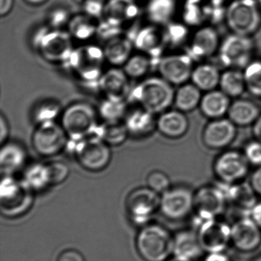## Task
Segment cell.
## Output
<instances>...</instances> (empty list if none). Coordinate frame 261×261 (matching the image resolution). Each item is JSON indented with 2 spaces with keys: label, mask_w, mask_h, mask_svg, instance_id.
Returning a JSON list of instances; mask_svg holds the SVG:
<instances>
[{
  "label": "cell",
  "mask_w": 261,
  "mask_h": 261,
  "mask_svg": "<svg viewBox=\"0 0 261 261\" xmlns=\"http://www.w3.org/2000/svg\"><path fill=\"white\" fill-rule=\"evenodd\" d=\"M107 62L104 50L93 44H86L74 48L62 64L81 85L90 90H98V84Z\"/></svg>",
  "instance_id": "obj_1"
},
{
  "label": "cell",
  "mask_w": 261,
  "mask_h": 261,
  "mask_svg": "<svg viewBox=\"0 0 261 261\" xmlns=\"http://www.w3.org/2000/svg\"><path fill=\"white\" fill-rule=\"evenodd\" d=\"M175 93L173 85L162 76H152L132 88L127 101L153 114H161L173 105Z\"/></svg>",
  "instance_id": "obj_2"
},
{
  "label": "cell",
  "mask_w": 261,
  "mask_h": 261,
  "mask_svg": "<svg viewBox=\"0 0 261 261\" xmlns=\"http://www.w3.org/2000/svg\"><path fill=\"white\" fill-rule=\"evenodd\" d=\"M99 117L98 112L90 104L75 102L63 110L61 125L69 141H78L95 135Z\"/></svg>",
  "instance_id": "obj_3"
},
{
  "label": "cell",
  "mask_w": 261,
  "mask_h": 261,
  "mask_svg": "<svg viewBox=\"0 0 261 261\" xmlns=\"http://www.w3.org/2000/svg\"><path fill=\"white\" fill-rule=\"evenodd\" d=\"M136 245L144 260L167 261L173 254L174 238L162 225L150 224L139 231Z\"/></svg>",
  "instance_id": "obj_4"
},
{
  "label": "cell",
  "mask_w": 261,
  "mask_h": 261,
  "mask_svg": "<svg viewBox=\"0 0 261 261\" xmlns=\"http://www.w3.org/2000/svg\"><path fill=\"white\" fill-rule=\"evenodd\" d=\"M34 191L14 176H3L0 184V210L3 216L18 217L27 213L34 202Z\"/></svg>",
  "instance_id": "obj_5"
},
{
  "label": "cell",
  "mask_w": 261,
  "mask_h": 261,
  "mask_svg": "<svg viewBox=\"0 0 261 261\" xmlns=\"http://www.w3.org/2000/svg\"><path fill=\"white\" fill-rule=\"evenodd\" d=\"M33 46L43 59L52 64H64L74 49L69 32L50 27L35 33Z\"/></svg>",
  "instance_id": "obj_6"
},
{
  "label": "cell",
  "mask_w": 261,
  "mask_h": 261,
  "mask_svg": "<svg viewBox=\"0 0 261 261\" xmlns=\"http://www.w3.org/2000/svg\"><path fill=\"white\" fill-rule=\"evenodd\" d=\"M67 147L81 167L88 171H101L111 161L110 146L96 135L78 141H69Z\"/></svg>",
  "instance_id": "obj_7"
},
{
  "label": "cell",
  "mask_w": 261,
  "mask_h": 261,
  "mask_svg": "<svg viewBox=\"0 0 261 261\" xmlns=\"http://www.w3.org/2000/svg\"><path fill=\"white\" fill-rule=\"evenodd\" d=\"M225 21L232 33L252 36L261 26L257 0H233L226 8Z\"/></svg>",
  "instance_id": "obj_8"
},
{
  "label": "cell",
  "mask_w": 261,
  "mask_h": 261,
  "mask_svg": "<svg viewBox=\"0 0 261 261\" xmlns=\"http://www.w3.org/2000/svg\"><path fill=\"white\" fill-rule=\"evenodd\" d=\"M254 47L251 36L231 34L221 42L219 60L227 68L242 70L253 61Z\"/></svg>",
  "instance_id": "obj_9"
},
{
  "label": "cell",
  "mask_w": 261,
  "mask_h": 261,
  "mask_svg": "<svg viewBox=\"0 0 261 261\" xmlns=\"http://www.w3.org/2000/svg\"><path fill=\"white\" fill-rule=\"evenodd\" d=\"M227 200L220 186H204L194 193V225L197 228L202 222L217 219L225 212Z\"/></svg>",
  "instance_id": "obj_10"
},
{
  "label": "cell",
  "mask_w": 261,
  "mask_h": 261,
  "mask_svg": "<svg viewBox=\"0 0 261 261\" xmlns=\"http://www.w3.org/2000/svg\"><path fill=\"white\" fill-rule=\"evenodd\" d=\"M69 138L61 124L49 122L38 124L32 136L34 150L40 156L52 158L67 147Z\"/></svg>",
  "instance_id": "obj_11"
},
{
  "label": "cell",
  "mask_w": 261,
  "mask_h": 261,
  "mask_svg": "<svg viewBox=\"0 0 261 261\" xmlns=\"http://www.w3.org/2000/svg\"><path fill=\"white\" fill-rule=\"evenodd\" d=\"M250 167L244 152L226 150L215 160L213 171L220 182L231 184L243 181L249 173Z\"/></svg>",
  "instance_id": "obj_12"
},
{
  "label": "cell",
  "mask_w": 261,
  "mask_h": 261,
  "mask_svg": "<svg viewBox=\"0 0 261 261\" xmlns=\"http://www.w3.org/2000/svg\"><path fill=\"white\" fill-rule=\"evenodd\" d=\"M161 195L150 187L135 189L127 196L126 208L130 219L138 224L150 220L160 208Z\"/></svg>",
  "instance_id": "obj_13"
},
{
  "label": "cell",
  "mask_w": 261,
  "mask_h": 261,
  "mask_svg": "<svg viewBox=\"0 0 261 261\" xmlns=\"http://www.w3.org/2000/svg\"><path fill=\"white\" fill-rule=\"evenodd\" d=\"M197 234L202 249L208 254L224 252L231 242V226L217 219L202 222Z\"/></svg>",
  "instance_id": "obj_14"
},
{
  "label": "cell",
  "mask_w": 261,
  "mask_h": 261,
  "mask_svg": "<svg viewBox=\"0 0 261 261\" xmlns=\"http://www.w3.org/2000/svg\"><path fill=\"white\" fill-rule=\"evenodd\" d=\"M194 60L188 53L162 56L156 67L160 76L172 85L181 86L191 80Z\"/></svg>",
  "instance_id": "obj_15"
},
{
  "label": "cell",
  "mask_w": 261,
  "mask_h": 261,
  "mask_svg": "<svg viewBox=\"0 0 261 261\" xmlns=\"http://www.w3.org/2000/svg\"><path fill=\"white\" fill-rule=\"evenodd\" d=\"M159 210L171 220L184 219L194 210V193L187 187H171L161 195Z\"/></svg>",
  "instance_id": "obj_16"
},
{
  "label": "cell",
  "mask_w": 261,
  "mask_h": 261,
  "mask_svg": "<svg viewBox=\"0 0 261 261\" xmlns=\"http://www.w3.org/2000/svg\"><path fill=\"white\" fill-rule=\"evenodd\" d=\"M127 36L133 41L134 47L155 61L156 67L158 61L163 56L164 50L167 48L162 29L153 24L131 32Z\"/></svg>",
  "instance_id": "obj_17"
},
{
  "label": "cell",
  "mask_w": 261,
  "mask_h": 261,
  "mask_svg": "<svg viewBox=\"0 0 261 261\" xmlns=\"http://www.w3.org/2000/svg\"><path fill=\"white\" fill-rule=\"evenodd\" d=\"M219 32L211 24L198 28L189 38L187 53L194 61H203L219 51L221 44Z\"/></svg>",
  "instance_id": "obj_18"
},
{
  "label": "cell",
  "mask_w": 261,
  "mask_h": 261,
  "mask_svg": "<svg viewBox=\"0 0 261 261\" xmlns=\"http://www.w3.org/2000/svg\"><path fill=\"white\" fill-rule=\"evenodd\" d=\"M237 136V126L228 118L210 121L202 132L204 145L211 150H222L231 145Z\"/></svg>",
  "instance_id": "obj_19"
},
{
  "label": "cell",
  "mask_w": 261,
  "mask_h": 261,
  "mask_svg": "<svg viewBox=\"0 0 261 261\" xmlns=\"http://www.w3.org/2000/svg\"><path fill=\"white\" fill-rule=\"evenodd\" d=\"M231 242L239 251L250 252L261 243V231L251 216H241L231 226Z\"/></svg>",
  "instance_id": "obj_20"
},
{
  "label": "cell",
  "mask_w": 261,
  "mask_h": 261,
  "mask_svg": "<svg viewBox=\"0 0 261 261\" xmlns=\"http://www.w3.org/2000/svg\"><path fill=\"white\" fill-rule=\"evenodd\" d=\"M131 89L130 77L123 69L116 67L105 70L98 84V90L104 98L113 100L127 101Z\"/></svg>",
  "instance_id": "obj_21"
},
{
  "label": "cell",
  "mask_w": 261,
  "mask_h": 261,
  "mask_svg": "<svg viewBox=\"0 0 261 261\" xmlns=\"http://www.w3.org/2000/svg\"><path fill=\"white\" fill-rule=\"evenodd\" d=\"M221 188L225 192L228 203L231 204L241 216H251V210L257 204V193L250 182L241 181L235 184L220 182Z\"/></svg>",
  "instance_id": "obj_22"
},
{
  "label": "cell",
  "mask_w": 261,
  "mask_h": 261,
  "mask_svg": "<svg viewBox=\"0 0 261 261\" xmlns=\"http://www.w3.org/2000/svg\"><path fill=\"white\" fill-rule=\"evenodd\" d=\"M156 115L139 106L129 110L124 119V122L130 135L138 138L149 136L156 129Z\"/></svg>",
  "instance_id": "obj_23"
},
{
  "label": "cell",
  "mask_w": 261,
  "mask_h": 261,
  "mask_svg": "<svg viewBox=\"0 0 261 261\" xmlns=\"http://www.w3.org/2000/svg\"><path fill=\"white\" fill-rule=\"evenodd\" d=\"M189 121L183 112L168 110L157 118L156 129L161 135L170 139H179L186 135Z\"/></svg>",
  "instance_id": "obj_24"
},
{
  "label": "cell",
  "mask_w": 261,
  "mask_h": 261,
  "mask_svg": "<svg viewBox=\"0 0 261 261\" xmlns=\"http://www.w3.org/2000/svg\"><path fill=\"white\" fill-rule=\"evenodd\" d=\"M139 7L135 0H108L104 6V19L124 29L126 24L136 19Z\"/></svg>",
  "instance_id": "obj_25"
},
{
  "label": "cell",
  "mask_w": 261,
  "mask_h": 261,
  "mask_svg": "<svg viewBox=\"0 0 261 261\" xmlns=\"http://www.w3.org/2000/svg\"><path fill=\"white\" fill-rule=\"evenodd\" d=\"M0 150V170L2 176H13L21 170L27 161V152L17 142H6Z\"/></svg>",
  "instance_id": "obj_26"
},
{
  "label": "cell",
  "mask_w": 261,
  "mask_h": 261,
  "mask_svg": "<svg viewBox=\"0 0 261 261\" xmlns=\"http://www.w3.org/2000/svg\"><path fill=\"white\" fill-rule=\"evenodd\" d=\"M231 103L229 96L221 90H214L203 94L199 108L205 117L213 120L227 116Z\"/></svg>",
  "instance_id": "obj_27"
},
{
  "label": "cell",
  "mask_w": 261,
  "mask_h": 261,
  "mask_svg": "<svg viewBox=\"0 0 261 261\" xmlns=\"http://www.w3.org/2000/svg\"><path fill=\"white\" fill-rule=\"evenodd\" d=\"M260 115L257 104L248 99L238 98L231 102L227 116L236 126L245 127L254 125Z\"/></svg>",
  "instance_id": "obj_28"
},
{
  "label": "cell",
  "mask_w": 261,
  "mask_h": 261,
  "mask_svg": "<svg viewBox=\"0 0 261 261\" xmlns=\"http://www.w3.org/2000/svg\"><path fill=\"white\" fill-rule=\"evenodd\" d=\"M133 41L128 36H120L106 41L104 53L106 61L113 67L124 66L132 55Z\"/></svg>",
  "instance_id": "obj_29"
},
{
  "label": "cell",
  "mask_w": 261,
  "mask_h": 261,
  "mask_svg": "<svg viewBox=\"0 0 261 261\" xmlns=\"http://www.w3.org/2000/svg\"><path fill=\"white\" fill-rule=\"evenodd\" d=\"M204 252L196 231L185 230L175 236L173 245L175 257L193 260L200 257Z\"/></svg>",
  "instance_id": "obj_30"
},
{
  "label": "cell",
  "mask_w": 261,
  "mask_h": 261,
  "mask_svg": "<svg viewBox=\"0 0 261 261\" xmlns=\"http://www.w3.org/2000/svg\"><path fill=\"white\" fill-rule=\"evenodd\" d=\"M221 73L216 65L209 63H202L194 67L191 80L193 84L202 92L211 91L219 87Z\"/></svg>",
  "instance_id": "obj_31"
},
{
  "label": "cell",
  "mask_w": 261,
  "mask_h": 261,
  "mask_svg": "<svg viewBox=\"0 0 261 261\" xmlns=\"http://www.w3.org/2000/svg\"><path fill=\"white\" fill-rule=\"evenodd\" d=\"M176 10V0H149L146 13L153 24L164 26L171 22Z\"/></svg>",
  "instance_id": "obj_32"
},
{
  "label": "cell",
  "mask_w": 261,
  "mask_h": 261,
  "mask_svg": "<svg viewBox=\"0 0 261 261\" xmlns=\"http://www.w3.org/2000/svg\"><path fill=\"white\" fill-rule=\"evenodd\" d=\"M202 92L193 83H185L179 86L175 93L173 105L176 110L185 113L193 111L200 105L203 96Z\"/></svg>",
  "instance_id": "obj_33"
},
{
  "label": "cell",
  "mask_w": 261,
  "mask_h": 261,
  "mask_svg": "<svg viewBox=\"0 0 261 261\" xmlns=\"http://www.w3.org/2000/svg\"><path fill=\"white\" fill-rule=\"evenodd\" d=\"M220 90L231 99H238L247 90L244 71L239 69L227 68L221 75Z\"/></svg>",
  "instance_id": "obj_34"
},
{
  "label": "cell",
  "mask_w": 261,
  "mask_h": 261,
  "mask_svg": "<svg viewBox=\"0 0 261 261\" xmlns=\"http://www.w3.org/2000/svg\"><path fill=\"white\" fill-rule=\"evenodd\" d=\"M109 146H119L124 144L128 138V130L124 121L106 122L99 123L95 135Z\"/></svg>",
  "instance_id": "obj_35"
},
{
  "label": "cell",
  "mask_w": 261,
  "mask_h": 261,
  "mask_svg": "<svg viewBox=\"0 0 261 261\" xmlns=\"http://www.w3.org/2000/svg\"><path fill=\"white\" fill-rule=\"evenodd\" d=\"M67 25L72 37L81 41H87L97 35L99 22L98 18L84 13L70 18Z\"/></svg>",
  "instance_id": "obj_36"
},
{
  "label": "cell",
  "mask_w": 261,
  "mask_h": 261,
  "mask_svg": "<svg viewBox=\"0 0 261 261\" xmlns=\"http://www.w3.org/2000/svg\"><path fill=\"white\" fill-rule=\"evenodd\" d=\"M208 0H185L182 9V22L188 27H201L207 23Z\"/></svg>",
  "instance_id": "obj_37"
},
{
  "label": "cell",
  "mask_w": 261,
  "mask_h": 261,
  "mask_svg": "<svg viewBox=\"0 0 261 261\" xmlns=\"http://www.w3.org/2000/svg\"><path fill=\"white\" fill-rule=\"evenodd\" d=\"M25 182L35 191H42L52 186L48 164L34 163L25 170Z\"/></svg>",
  "instance_id": "obj_38"
},
{
  "label": "cell",
  "mask_w": 261,
  "mask_h": 261,
  "mask_svg": "<svg viewBox=\"0 0 261 261\" xmlns=\"http://www.w3.org/2000/svg\"><path fill=\"white\" fill-rule=\"evenodd\" d=\"M123 67L130 79H140L149 73L152 67H156V63L148 55L140 53L132 55Z\"/></svg>",
  "instance_id": "obj_39"
},
{
  "label": "cell",
  "mask_w": 261,
  "mask_h": 261,
  "mask_svg": "<svg viewBox=\"0 0 261 261\" xmlns=\"http://www.w3.org/2000/svg\"><path fill=\"white\" fill-rule=\"evenodd\" d=\"M61 104L54 99L42 100L36 104L32 111V119L36 125L44 122H55L63 112Z\"/></svg>",
  "instance_id": "obj_40"
},
{
  "label": "cell",
  "mask_w": 261,
  "mask_h": 261,
  "mask_svg": "<svg viewBox=\"0 0 261 261\" xmlns=\"http://www.w3.org/2000/svg\"><path fill=\"white\" fill-rule=\"evenodd\" d=\"M128 111L127 101L113 100L104 98L98 107V114L103 121H123Z\"/></svg>",
  "instance_id": "obj_41"
},
{
  "label": "cell",
  "mask_w": 261,
  "mask_h": 261,
  "mask_svg": "<svg viewBox=\"0 0 261 261\" xmlns=\"http://www.w3.org/2000/svg\"><path fill=\"white\" fill-rule=\"evenodd\" d=\"M162 31L167 47H180L190 38L188 26L184 22L172 21L162 26Z\"/></svg>",
  "instance_id": "obj_42"
},
{
  "label": "cell",
  "mask_w": 261,
  "mask_h": 261,
  "mask_svg": "<svg viewBox=\"0 0 261 261\" xmlns=\"http://www.w3.org/2000/svg\"><path fill=\"white\" fill-rule=\"evenodd\" d=\"M247 90L252 96L261 98V61H252L244 69Z\"/></svg>",
  "instance_id": "obj_43"
},
{
  "label": "cell",
  "mask_w": 261,
  "mask_h": 261,
  "mask_svg": "<svg viewBox=\"0 0 261 261\" xmlns=\"http://www.w3.org/2000/svg\"><path fill=\"white\" fill-rule=\"evenodd\" d=\"M147 187L162 195L171 188V180L167 173L161 170H153L147 177Z\"/></svg>",
  "instance_id": "obj_44"
},
{
  "label": "cell",
  "mask_w": 261,
  "mask_h": 261,
  "mask_svg": "<svg viewBox=\"0 0 261 261\" xmlns=\"http://www.w3.org/2000/svg\"><path fill=\"white\" fill-rule=\"evenodd\" d=\"M48 167L52 186L62 184L68 178L70 169L64 163L55 161L48 164Z\"/></svg>",
  "instance_id": "obj_45"
},
{
  "label": "cell",
  "mask_w": 261,
  "mask_h": 261,
  "mask_svg": "<svg viewBox=\"0 0 261 261\" xmlns=\"http://www.w3.org/2000/svg\"><path fill=\"white\" fill-rule=\"evenodd\" d=\"M244 153L251 165L260 167L261 166V141H251L245 146Z\"/></svg>",
  "instance_id": "obj_46"
},
{
  "label": "cell",
  "mask_w": 261,
  "mask_h": 261,
  "mask_svg": "<svg viewBox=\"0 0 261 261\" xmlns=\"http://www.w3.org/2000/svg\"><path fill=\"white\" fill-rule=\"evenodd\" d=\"M70 19V15L67 10L64 9H56L49 14L48 21L49 27L60 29L65 24H68Z\"/></svg>",
  "instance_id": "obj_47"
},
{
  "label": "cell",
  "mask_w": 261,
  "mask_h": 261,
  "mask_svg": "<svg viewBox=\"0 0 261 261\" xmlns=\"http://www.w3.org/2000/svg\"><path fill=\"white\" fill-rule=\"evenodd\" d=\"M83 8L84 13L98 18L104 13L105 3L104 0H84Z\"/></svg>",
  "instance_id": "obj_48"
},
{
  "label": "cell",
  "mask_w": 261,
  "mask_h": 261,
  "mask_svg": "<svg viewBox=\"0 0 261 261\" xmlns=\"http://www.w3.org/2000/svg\"><path fill=\"white\" fill-rule=\"evenodd\" d=\"M57 261H85L81 252L75 249L65 250L58 255Z\"/></svg>",
  "instance_id": "obj_49"
},
{
  "label": "cell",
  "mask_w": 261,
  "mask_h": 261,
  "mask_svg": "<svg viewBox=\"0 0 261 261\" xmlns=\"http://www.w3.org/2000/svg\"><path fill=\"white\" fill-rule=\"evenodd\" d=\"M250 184L252 186L253 189L257 193V196H261V166L257 167V168L251 175Z\"/></svg>",
  "instance_id": "obj_50"
},
{
  "label": "cell",
  "mask_w": 261,
  "mask_h": 261,
  "mask_svg": "<svg viewBox=\"0 0 261 261\" xmlns=\"http://www.w3.org/2000/svg\"><path fill=\"white\" fill-rule=\"evenodd\" d=\"M0 126H1V133H0V142L2 144H5L7 142L8 138L9 135V122H8L7 119L5 118L3 114L1 115V118H0Z\"/></svg>",
  "instance_id": "obj_51"
},
{
  "label": "cell",
  "mask_w": 261,
  "mask_h": 261,
  "mask_svg": "<svg viewBox=\"0 0 261 261\" xmlns=\"http://www.w3.org/2000/svg\"><path fill=\"white\" fill-rule=\"evenodd\" d=\"M14 0H0V15L6 16L13 7Z\"/></svg>",
  "instance_id": "obj_52"
},
{
  "label": "cell",
  "mask_w": 261,
  "mask_h": 261,
  "mask_svg": "<svg viewBox=\"0 0 261 261\" xmlns=\"http://www.w3.org/2000/svg\"><path fill=\"white\" fill-rule=\"evenodd\" d=\"M251 219L255 222L261 229V202H257L251 212Z\"/></svg>",
  "instance_id": "obj_53"
},
{
  "label": "cell",
  "mask_w": 261,
  "mask_h": 261,
  "mask_svg": "<svg viewBox=\"0 0 261 261\" xmlns=\"http://www.w3.org/2000/svg\"><path fill=\"white\" fill-rule=\"evenodd\" d=\"M203 261H231L230 257L224 252L210 253L204 258Z\"/></svg>",
  "instance_id": "obj_54"
},
{
  "label": "cell",
  "mask_w": 261,
  "mask_h": 261,
  "mask_svg": "<svg viewBox=\"0 0 261 261\" xmlns=\"http://www.w3.org/2000/svg\"><path fill=\"white\" fill-rule=\"evenodd\" d=\"M253 135L256 140L261 141V115L253 125Z\"/></svg>",
  "instance_id": "obj_55"
},
{
  "label": "cell",
  "mask_w": 261,
  "mask_h": 261,
  "mask_svg": "<svg viewBox=\"0 0 261 261\" xmlns=\"http://www.w3.org/2000/svg\"><path fill=\"white\" fill-rule=\"evenodd\" d=\"M24 1L29 3V4L32 5V6H38V5H41L45 3L48 0H24Z\"/></svg>",
  "instance_id": "obj_56"
},
{
  "label": "cell",
  "mask_w": 261,
  "mask_h": 261,
  "mask_svg": "<svg viewBox=\"0 0 261 261\" xmlns=\"http://www.w3.org/2000/svg\"><path fill=\"white\" fill-rule=\"evenodd\" d=\"M210 3H213V4L216 5H225L226 2L228 0H208Z\"/></svg>",
  "instance_id": "obj_57"
},
{
  "label": "cell",
  "mask_w": 261,
  "mask_h": 261,
  "mask_svg": "<svg viewBox=\"0 0 261 261\" xmlns=\"http://www.w3.org/2000/svg\"><path fill=\"white\" fill-rule=\"evenodd\" d=\"M167 261H192V260H188V259L181 258V257H173V258H172L171 260H167Z\"/></svg>",
  "instance_id": "obj_58"
},
{
  "label": "cell",
  "mask_w": 261,
  "mask_h": 261,
  "mask_svg": "<svg viewBox=\"0 0 261 261\" xmlns=\"http://www.w3.org/2000/svg\"><path fill=\"white\" fill-rule=\"evenodd\" d=\"M254 261H261V256L260 257H257Z\"/></svg>",
  "instance_id": "obj_59"
},
{
  "label": "cell",
  "mask_w": 261,
  "mask_h": 261,
  "mask_svg": "<svg viewBox=\"0 0 261 261\" xmlns=\"http://www.w3.org/2000/svg\"><path fill=\"white\" fill-rule=\"evenodd\" d=\"M257 2H258L259 6H260V7L261 8V0H257Z\"/></svg>",
  "instance_id": "obj_60"
},
{
  "label": "cell",
  "mask_w": 261,
  "mask_h": 261,
  "mask_svg": "<svg viewBox=\"0 0 261 261\" xmlns=\"http://www.w3.org/2000/svg\"><path fill=\"white\" fill-rule=\"evenodd\" d=\"M76 1L80 2V3H82L84 0H76Z\"/></svg>",
  "instance_id": "obj_61"
}]
</instances>
